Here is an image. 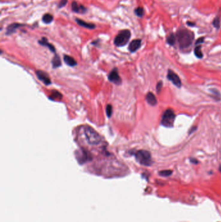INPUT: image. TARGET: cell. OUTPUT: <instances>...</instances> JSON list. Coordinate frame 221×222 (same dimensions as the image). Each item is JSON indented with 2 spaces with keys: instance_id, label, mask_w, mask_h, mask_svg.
Listing matches in <instances>:
<instances>
[{
  "instance_id": "cell-18",
  "label": "cell",
  "mask_w": 221,
  "mask_h": 222,
  "mask_svg": "<svg viewBox=\"0 0 221 222\" xmlns=\"http://www.w3.org/2000/svg\"><path fill=\"white\" fill-rule=\"evenodd\" d=\"M176 40V37L174 33H170L167 37V42L170 46H174L175 44Z\"/></svg>"
},
{
  "instance_id": "cell-17",
  "label": "cell",
  "mask_w": 221,
  "mask_h": 222,
  "mask_svg": "<svg viewBox=\"0 0 221 222\" xmlns=\"http://www.w3.org/2000/svg\"><path fill=\"white\" fill-rule=\"evenodd\" d=\"M61 64H62V62H61V60H60V57H59L58 55H55L54 57L53 58V59H52L53 67L54 68H58V67H60Z\"/></svg>"
},
{
  "instance_id": "cell-24",
  "label": "cell",
  "mask_w": 221,
  "mask_h": 222,
  "mask_svg": "<svg viewBox=\"0 0 221 222\" xmlns=\"http://www.w3.org/2000/svg\"><path fill=\"white\" fill-rule=\"evenodd\" d=\"M210 91L213 93V96H215V99L219 100L220 99V94L217 89H210Z\"/></svg>"
},
{
  "instance_id": "cell-2",
  "label": "cell",
  "mask_w": 221,
  "mask_h": 222,
  "mask_svg": "<svg viewBox=\"0 0 221 222\" xmlns=\"http://www.w3.org/2000/svg\"><path fill=\"white\" fill-rule=\"evenodd\" d=\"M84 134L86 141L90 145H99L102 140L101 135L90 126H86L84 127Z\"/></svg>"
},
{
  "instance_id": "cell-29",
  "label": "cell",
  "mask_w": 221,
  "mask_h": 222,
  "mask_svg": "<svg viewBox=\"0 0 221 222\" xmlns=\"http://www.w3.org/2000/svg\"><path fill=\"white\" fill-rule=\"evenodd\" d=\"M204 37H200L197 39L195 42V44L198 46V45L202 44V43H204Z\"/></svg>"
},
{
  "instance_id": "cell-6",
  "label": "cell",
  "mask_w": 221,
  "mask_h": 222,
  "mask_svg": "<svg viewBox=\"0 0 221 222\" xmlns=\"http://www.w3.org/2000/svg\"><path fill=\"white\" fill-rule=\"evenodd\" d=\"M77 158L78 161V162L81 163H83L85 162L88 161H90V159H92V156H91L90 153H89V152L87 151H86L85 149H81L78 150L77 153Z\"/></svg>"
},
{
  "instance_id": "cell-31",
  "label": "cell",
  "mask_w": 221,
  "mask_h": 222,
  "mask_svg": "<svg viewBox=\"0 0 221 222\" xmlns=\"http://www.w3.org/2000/svg\"><path fill=\"white\" fill-rule=\"evenodd\" d=\"M190 162L193 164H197L199 163L198 160H196L195 158H190Z\"/></svg>"
},
{
  "instance_id": "cell-33",
  "label": "cell",
  "mask_w": 221,
  "mask_h": 222,
  "mask_svg": "<svg viewBox=\"0 0 221 222\" xmlns=\"http://www.w3.org/2000/svg\"><path fill=\"white\" fill-rule=\"evenodd\" d=\"M219 170H220V171H221V166H220V169H219Z\"/></svg>"
},
{
  "instance_id": "cell-10",
  "label": "cell",
  "mask_w": 221,
  "mask_h": 222,
  "mask_svg": "<svg viewBox=\"0 0 221 222\" xmlns=\"http://www.w3.org/2000/svg\"><path fill=\"white\" fill-rule=\"evenodd\" d=\"M72 10L76 13H85L87 11V9L82 5H78V4L74 1L72 3Z\"/></svg>"
},
{
  "instance_id": "cell-32",
  "label": "cell",
  "mask_w": 221,
  "mask_h": 222,
  "mask_svg": "<svg viewBox=\"0 0 221 222\" xmlns=\"http://www.w3.org/2000/svg\"><path fill=\"white\" fill-rule=\"evenodd\" d=\"M187 25H188L189 26H191V27H193L195 25V23L194 22H187Z\"/></svg>"
},
{
  "instance_id": "cell-3",
  "label": "cell",
  "mask_w": 221,
  "mask_h": 222,
  "mask_svg": "<svg viewBox=\"0 0 221 222\" xmlns=\"http://www.w3.org/2000/svg\"><path fill=\"white\" fill-rule=\"evenodd\" d=\"M134 156H135L136 161L139 162L140 164L149 166L152 164L151 155L148 151L139 150L136 152Z\"/></svg>"
},
{
  "instance_id": "cell-4",
  "label": "cell",
  "mask_w": 221,
  "mask_h": 222,
  "mask_svg": "<svg viewBox=\"0 0 221 222\" xmlns=\"http://www.w3.org/2000/svg\"><path fill=\"white\" fill-rule=\"evenodd\" d=\"M131 37V32L128 29H123L119 31L114 38L113 43L117 47H123L128 42Z\"/></svg>"
},
{
  "instance_id": "cell-28",
  "label": "cell",
  "mask_w": 221,
  "mask_h": 222,
  "mask_svg": "<svg viewBox=\"0 0 221 222\" xmlns=\"http://www.w3.org/2000/svg\"><path fill=\"white\" fill-rule=\"evenodd\" d=\"M67 3H68V0H60V2H59V3H58V8L64 7V6H66Z\"/></svg>"
},
{
  "instance_id": "cell-7",
  "label": "cell",
  "mask_w": 221,
  "mask_h": 222,
  "mask_svg": "<svg viewBox=\"0 0 221 222\" xmlns=\"http://www.w3.org/2000/svg\"><path fill=\"white\" fill-rule=\"evenodd\" d=\"M167 79L172 81V83L174 84L176 87H181V83L180 77L178 76L176 73H175L174 72H172V70H169L168 73H167Z\"/></svg>"
},
{
  "instance_id": "cell-12",
  "label": "cell",
  "mask_w": 221,
  "mask_h": 222,
  "mask_svg": "<svg viewBox=\"0 0 221 222\" xmlns=\"http://www.w3.org/2000/svg\"><path fill=\"white\" fill-rule=\"evenodd\" d=\"M22 26H25V24H22V23H11L9 26L7 27V32L6 34L9 35L12 33H14L16 30L18 28Z\"/></svg>"
},
{
  "instance_id": "cell-1",
  "label": "cell",
  "mask_w": 221,
  "mask_h": 222,
  "mask_svg": "<svg viewBox=\"0 0 221 222\" xmlns=\"http://www.w3.org/2000/svg\"><path fill=\"white\" fill-rule=\"evenodd\" d=\"M176 37L178 42L180 48L181 49H187L190 47L194 40L195 34L192 31L185 28L179 29L177 31Z\"/></svg>"
},
{
  "instance_id": "cell-11",
  "label": "cell",
  "mask_w": 221,
  "mask_h": 222,
  "mask_svg": "<svg viewBox=\"0 0 221 222\" xmlns=\"http://www.w3.org/2000/svg\"><path fill=\"white\" fill-rule=\"evenodd\" d=\"M141 46V40L140 39H135L133 40L128 46V50L131 53L136 52L137 49L140 48Z\"/></svg>"
},
{
  "instance_id": "cell-16",
  "label": "cell",
  "mask_w": 221,
  "mask_h": 222,
  "mask_svg": "<svg viewBox=\"0 0 221 222\" xmlns=\"http://www.w3.org/2000/svg\"><path fill=\"white\" fill-rule=\"evenodd\" d=\"M64 61L65 63L69 66H75L77 65L76 61L75 60L73 57L69 55H65L64 56Z\"/></svg>"
},
{
  "instance_id": "cell-26",
  "label": "cell",
  "mask_w": 221,
  "mask_h": 222,
  "mask_svg": "<svg viewBox=\"0 0 221 222\" xmlns=\"http://www.w3.org/2000/svg\"><path fill=\"white\" fill-rule=\"evenodd\" d=\"M112 113V107L110 105H108L106 107V114H107L108 118H110Z\"/></svg>"
},
{
  "instance_id": "cell-21",
  "label": "cell",
  "mask_w": 221,
  "mask_h": 222,
  "mask_svg": "<svg viewBox=\"0 0 221 222\" xmlns=\"http://www.w3.org/2000/svg\"><path fill=\"white\" fill-rule=\"evenodd\" d=\"M134 13L136 14V15L137 16V17L141 18L143 16V14H144V9H143V8L141 7H137L136 9H135V10H134Z\"/></svg>"
},
{
  "instance_id": "cell-9",
  "label": "cell",
  "mask_w": 221,
  "mask_h": 222,
  "mask_svg": "<svg viewBox=\"0 0 221 222\" xmlns=\"http://www.w3.org/2000/svg\"><path fill=\"white\" fill-rule=\"evenodd\" d=\"M36 74L38 77V78L40 79L41 81H42L45 84L49 85L51 83V80L48 75L44 72H42L41 70H37L36 72Z\"/></svg>"
},
{
  "instance_id": "cell-14",
  "label": "cell",
  "mask_w": 221,
  "mask_h": 222,
  "mask_svg": "<svg viewBox=\"0 0 221 222\" xmlns=\"http://www.w3.org/2000/svg\"><path fill=\"white\" fill-rule=\"evenodd\" d=\"M38 43L41 46H45V47H47V48H48L50 49L51 52H53V53L55 52V47L52 44H50V43L48 42V40H47V39L46 37H42L40 40H38Z\"/></svg>"
},
{
  "instance_id": "cell-19",
  "label": "cell",
  "mask_w": 221,
  "mask_h": 222,
  "mask_svg": "<svg viewBox=\"0 0 221 222\" xmlns=\"http://www.w3.org/2000/svg\"><path fill=\"white\" fill-rule=\"evenodd\" d=\"M42 22L46 23V24H49V23H51L53 20V16L51 15V14L47 13L45 14L44 16H43L42 19Z\"/></svg>"
},
{
  "instance_id": "cell-5",
  "label": "cell",
  "mask_w": 221,
  "mask_h": 222,
  "mask_svg": "<svg viewBox=\"0 0 221 222\" xmlns=\"http://www.w3.org/2000/svg\"><path fill=\"white\" fill-rule=\"evenodd\" d=\"M175 120V112L171 109H167L164 113L161 118V124L166 127H172L174 126Z\"/></svg>"
},
{
  "instance_id": "cell-25",
  "label": "cell",
  "mask_w": 221,
  "mask_h": 222,
  "mask_svg": "<svg viewBox=\"0 0 221 222\" xmlns=\"http://www.w3.org/2000/svg\"><path fill=\"white\" fill-rule=\"evenodd\" d=\"M51 99H58L62 98V95L58 92H54L51 95Z\"/></svg>"
},
{
  "instance_id": "cell-30",
  "label": "cell",
  "mask_w": 221,
  "mask_h": 222,
  "mask_svg": "<svg viewBox=\"0 0 221 222\" xmlns=\"http://www.w3.org/2000/svg\"><path fill=\"white\" fill-rule=\"evenodd\" d=\"M196 126H193L191 129H190V130H189V134H191V133H193V132H194L196 130Z\"/></svg>"
},
{
  "instance_id": "cell-22",
  "label": "cell",
  "mask_w": 221,
  "mask_h": 222,
  "mask_svg": "<svg viewBox=\"0 0 221 222\" xmlns=\"http://www.w3.org/2000/svg\"><path fill=\"white\" fill-rule=\"evenodd\" d=\"M172 173V170H162V171H160L159 172V175H160V176H162V177L170 176Z\"/></svg>"
},
{
  "instance_id": "cell-15",
  "label": "cell",
  "mask_w": 221,
  "mask_h": 222,
  "mask_svg": "<svg viewBox=\"0 0 221 222\" xmlns=\"http://www.w3.org/2000/svg\"><path fill=\"white\" fill-rule=\"evenodd\" d=\"M146 100H147V103L152 106H155L157 104L156 97L152 92H149L147 93V96H146Z\"/></svg>"
},
{
  "instance_id": "cell-20",
  "label": "cell",
  "mask_w": 221,
  "mask_h": 222,
  "mask_svg": "<svg viewBox=\"0 0 221 222\" xmlns=\"http://www.w3.org/2000/svg\"><path fill=\"white\" fill-rule=\"evenodd\" d=\"M201 48H202V47H201L200 45H198L195 47V48L194 49L195 56L199 58H202L203 57V54L202 51H201Z\"/></svg>"
},
{
  "instance_id": "cell-8",
  "label": "cell",
  "mask_w": 221,
  "mask_h": 222,
  "mask_svg": "<svg viewBox=\"0 0 221 222\" xmlns=\"http://www.w3.org/2000/svg\"><path fill=\"white\" fill-rule=\"evenodd\" d=\"M108 79L110 81H111L117 85L121 83V79L119 75V73H118L116 68L113 69L112 71L108 75Z\"/></svg>"
},
{
  "instance_id": "cell-27",
  "label": "cell",
  "mask_w": 221,
  "mask_h": 222,
  "mask_svg": "<svg viewBox=\"0 0 221 222\" xmlns=\"http://www.w3.org/2000/svg\"><path fill=\"white\" fill-rule=\"evenodd\" d=\"M162 87H163V82L160 81L158 82V83L156 85V90L158 93H159L161 91V88H162Z\"/></svg>"
},
{
  "instance_id": "cell-23",
  "label": "cell",
  "mask_w": 221,
  "mask_h": 222,
  "mask_svg": "<svg viewBox=\"0 0 221 222\" xmlns=\"http://www.w3.org/2000/svg\"><path fill=\"white\" fill-rule=\"evenodd\" d=\"M213 25H214V26L215 27V28H217V29H219L220 28V18L219 16H217L214 18V21H213Z\"/></svg>"
},
{
  "instance_id": "cell-13",
  "label": "cell",
  "mask_w": 221,
  "mask_h": 222,
  "mask_svg": "<svg viewBox=\"0 0 221 222\" xmlns=\"http://www.w3.org/2000/svg\"><path fill=\"white\" fill-rule=\"evenodd\" d=\"M75 21L78 25H79L81 27H84V28L89 29H93L96 28V25L93 24V23L86 22L82 20V19H81L79 18H76Z\"/></svg>"
}]
</instances>
